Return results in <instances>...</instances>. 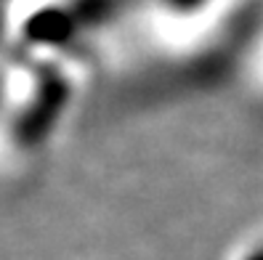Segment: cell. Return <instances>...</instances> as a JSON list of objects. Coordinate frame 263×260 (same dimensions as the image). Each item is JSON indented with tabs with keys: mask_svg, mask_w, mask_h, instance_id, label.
<instances>
[{
	"mask_svg": "<svg viewBox=\"0 0 263 260\" xmlns=\"http://www.w3.org/2000/svg\"><path fill=\"white\" fill-rule=\"evenodd\" d=\"M260 16L263 0H125L90 58L120 101L173 98L226 83Z\"/></svg>",
	"mask_w": 263,
	"mask_h": 260,
	"instance_id": "1",
	"label": "cell"
},
{
	"mask_svg": "<svg viewBox=\"0 0 263 260\" xmlns=\"http://www.w3.org/2000/svg\"><path fill=\"white\" fill-rule=\"evenodd\" d=\"M226 83H231L234 96L247 109L263 117V16L255 24L250 40L245 43V48L237 58V64L231 67V74Z\"/></svg>",
	"mask_w": 263,
	"mask_h": 260,
	"instance_id": "2",
	"label": "cell"
},
{
	"mask_svg": "<svg viewBox=\"0 0 263 260\" xmlns=\"http://www.w3.org/2000/svg\"><path fill=\"white\" fill-rule=\"evenodd\" d=\"M223 260H263V228L242 234L229 244Z\"/></svg>",
	"mask_w": 263,
	"mask_h": 260,
	"instance_id": "3",
	"label": "cell"
}]
</instances>
